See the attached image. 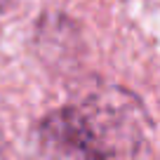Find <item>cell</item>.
I'll return each instance as SVG.
<instances>
[{
    "instance_id": "1",
    "label": "cell",
    "mask_w": 160,
    "mask_h": 160,
    "mask_svg": "<svg viewBox=\"0 0 160 160\" xmlns=\"http://www.w3.org/2000/svg\"><path fill=\"white\" fill-rule=\"evenodd\" d=\"M144 120V108L130 92L111 87L47 115L40 134L64 160H132Z\"/></svg>"
},
{
    "instance_id": "2",
    "label": "cell",
    "mask_w": 160,
    "mask_h": 160,
    "mask_svg": "<svg viewBox=\"0 0 160 160\" xmlns=\"http://www.w3.org/2000/svg\"><path fill=\"white\" fill-rule=\"evenodd\" d=\"M0 160H7V144H5V134L0 127Z\"/></svg>"
},
{
    "instance_id": "3",
    "label": "cell",
    "mask_w": 160,
    "mask_h": 160,
    "mask_svg": "<svg viewBox=\"0 0 160 160\" xmlns=\"http://www.w3.org/2000/svg\"><path fill=\"white\" fill-rule=\"evenodd\" d=\"M7 2H10V0H0V12H2V10L7 7Z\"/></svg>"
}]
</instances>
